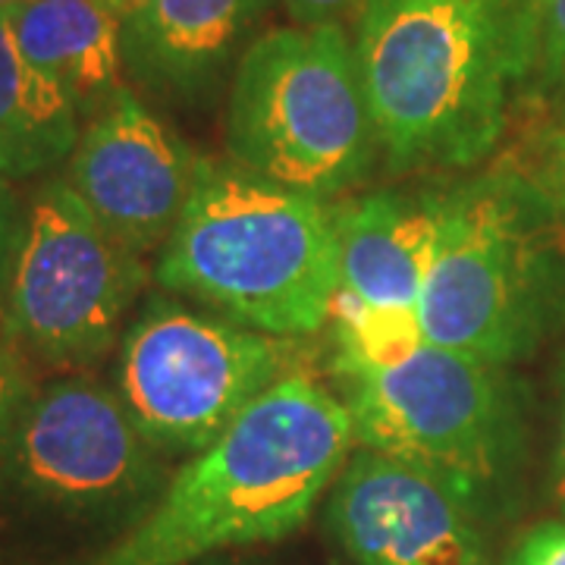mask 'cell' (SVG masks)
<instances>
[{
	"instance_id": "obj_1",
	"label": "cell",
	"mask_w": 565,
	"mask_h": 565,
	"mask_svg": "<svg viewBox=\"0 0 565 565\" xmlns=\"http://www.w3.org/2000/svg\"><path fill=\"white\" fill-rule=\"evenodd\" d=\"M352 41L381 154L396 170H471L537 82L541 0H364Z\"/></svg>"
},
{
	"instance_id": "obj_2",
	"label": "cell",
	"mask_w": 565,
	"mask_h": 565,
	"mask_svg": "<svg viewBox=\"0 0 565 565\" xmlns=\"http://www.w3.org/2000/svg\"><path fill=\"white\" fill-rule=\"evenodd\" d=\"M337 390L289 374L167 481L158 503L85 565H189L274 544L311 519L352 456Z\"/></svg>"
},
{
	"instance_id": "obj_3",
	"label": "cell",
	"mask_w": 565,
	"mask_h": 565,
	"mask_svg": "<svg viewBox=\"0 0 565 565\" xmlns=\"http://www.w3.org/2000/svg\"><path fill=\"white\" fill-rule=\"evenodd\" d=\"M154 280L270 337H315L340 296L337 204L204 158Z\"/></svg>"
},
{
	"instance_id": "obj_4",
	"label": "cell",
	"mask_w": 565,
	"mask_h": 565,
	"mask_svg": "<svg viewBox=\"0 0 565 565\" xmlns=\"http://www.w3.org/2000/svg\"><path fill=\"white\" fill-rule=\"evenodd\" d=\"M418 327L503 367L563 333L565 214L531 170L493 167L446 189Z\"/></svg>"
},
{
	"instance_id": "obj_5",
	"label": "cell",
	"mask_w": 565,
	"mask_h": 565,
	"mask_svg": "<svg viewBox=\"0 0 565 565\" xmlns=\"http://www.w3.org/2000/svg\"><path fill=\"white\" fill-rule=\"evenodd\" d=\"M333 381L355 449L434 478L481 522L503 512L527 446L525 384L512 367L418 340L377 362L333 355Z\"/></svg>"
},
{
	"instance_id": "obj_6",
	"label": "cell",
	"mask_w": 565,
	"mask_h": 565,
	"mask_svg": "<svg viewBox=\"0 0 565 565\" xmlns=\"http://www.w3.org/2000/svg\"><path fill=\"white\" fill-rule=\"evenodd\" d=\"M226 154L248 173L330 202L367 177L381 136L343 22L280 25L233 70Z\"/></svg>"
},
{
	"instance_id": "obj_7",
	"label": "cell",
	"mask_w": 565,
	"mask_h": 565,
	"mask_svg": "<svg viewBox=\"0 0 565 565\" xmlns=\"http://www.w3.org/2000/svg\"><path fill=\"white\" fill-rule=\"evenodd\" d=\"M296 343L207 308L151 299L122 333L117 393L158 452L195 456L299 374Z\"/></svg>"
},
{
	"instance_id": "obj_8",
	"label": "cell",
	"mask_w": 565,
	"mask_h": 565,
	"mask_svg": "<svg viewBox=\"0 0 565 565\" xmlns=\"http://www.w3.org/2000/svg\"><path fill=\"white\" fill-rule=\"evenodd\" d=\"M167 487L163 452L120 393L88 377L35 386L0 459V490L32 512L129 531Z\"/></svg>"
},
{
	"instance_id": "obj_9",
	"label": "cell",
	"mask_w": 565,
	"mask_h": 565,
	"mask_svg": "<svg viewBox=\"0 0 565 565\" xmlns=\"http://www.w3.org/2000/svg\"><path fill=\"white\" fill-rule=\"evenodd\" d=\"M154 267L114 239L66 180L29 202L20 262L0 305L3 337L44 367L102 362Z\"/></svg>"
},
{
	"instance_id": "obj_10",
	"label": "cell",
	"mask_w": 565,
	"mask_h": 565,
	"mask_svg": "<svg viewBox=\"0 0 565 565\" xmlns=\"http://www.w3.org/2000/svg\"><path fill=\"white\" fill-rule=\"evenodd\" d=\"M202 161L185 139L122 88L95 120L85 122L63 180L114 239L148 258L177 230Z\"/></svg>"
},
{
	"instance_id": "obj_11",
	"label": "cell",
	"mask_w": 565,
	"mask_h": 565,
	"mask_svg": "<svg viewBox=\"0 0 565 565\" xmlns=\"http://www.w3.org/2000/svg\"><path fill=\"white\" fill-rule=\"evenodd\" d=\"M446 189H377L337 204L340 296L330 327L352 343L422 340L418 305L437 248Z\"/></svg>"
},
{
	"instance_id": "obj_12",
	"label": "cell",
	"mask_w": 565,
	"mask_h": 565,
	"mask_svg": "<svg viewBox=\"0 0 565 565\" xmlns=\"http://www.w3.org/2000/svg\"><path fill=\"white\" fill-rule=\"evenodd\" d=\"M327 527L352 565H493L484 522L456 493L367 449L330 487Z\"/></svg>"
},
{
	"instance_id": "obj_13",
	"label": "cell",
	"mask_w": 565,
	"mask_h": 565,
	"mask_svg": "<svg viewBox=\"0 0 565 565\" xmlns=\"http://www.w3.org/2000/svg\"><path fill=\"white\" fill-rule=\"evenodd\" d=\"M274 0H136L122 13L126 73L167 102L214 95Z\"/></svg>"
},
{
	"instance_id": "obj_14",
	"label": "cell",
	"mask_w": 565,
	"mask_h": 565,
	"mask_svg": "<svg viewBox=\"0 0 565 565\" xmlns=\"http://www.w3.org/2000/svg\"><path fill=\"white\" fill-rule=\"evenodd\" d=\"M22 57L54 82L79 120H95L122 88V20L110 0H25L10 7Z\"/></svg>"
},
{
	"instance_id": "obj_15",
	"label": "cell",
	"mask_w": 565,
	"mask_h": 565,
	"mask_svg": "<svg viewBox=\"0 0 565 565\" xmlns=\"http://www.w3.org/2000/svg\"><path fill=\"white\" fill-rule=\"evenodd\" d=\"M82 139L76 107L22 57L0 10V180H25L70 161Z\"/></svg>"
},
{
	"instance_id": "obj_16",
	"label": "cell",
	"mask_w": 565,
	"mask_h": 565,
	"mask_svg": "<svg viewBox=\"0 0 565 565\" xmlns=\"http://www.w3.org/2000/svg\"><path fill=\"white\" fill-rule=\"evenodd\" d=\"M35 384L29 377L25 359L7 337H0V459L20 424L22 408L29 405Z\"/></svg>"
},
{
	"instance_id": "obj_17",
	"label": "cell",
	"mask_w": 565,
	"mask_h": 565,
	"mask_svg": "<svg viewBox=\"0 0 565 565\" xmlns=\"http://www.w3.org/2000/svg\"><path fill=\"white\" fill-rule=\"evenodd\" d=\"M537 92L565 88V0H541V57H537Z\"/></svg>"
},
{
	"instance_id": "obj_18",
	"label": "cell",
	"mask_w": 565,
	"mask_h": 565,
	"mask_svg": "<svg viewBox=\"0 0 565 565\" xmlns=\"http://www.w3.org/2000/svg\"><path fill=\"white\" fill-rule=\"evenodd\" d=\"M29 223V204L20 202L13 185L0 180V305L7 296V286L13 280V270L20 262L22 239Z\"/></svg>"
},
{
	"instance_id": "obj_19",
	"label": "cell",
	"mask_w": 565,
	"mask_h": 565,
	"mask_svg": "<svg viewBox=\"0 0 565 565\" xmlns=\"http://www.w3.org/2000/svg\"><path fill=\"white\" fill-rule=\"evenodd\" d=\"M505 565H565V519L531 527Z\"/></svg>"
},
{
	"instance_id": "obj_20",
	"label": "cell",
	"mask_w": 565,
	"mask_h": 565,
	"mask_svg": "<svg viewBox=\"0 0 565 565\" xmlns=\"http://www.w3.org/2000/svg\"><path fill=\"white\" fill-rule=\"evenodd\" d=\"M531 173H534V180L544 185L546 195L559 204V211L565 214V120L544 136Z\"/></svg>"
},
{
	"instance_id": "obj_21",
	"label": "cell",
	"mask_w": 565,
	"mask_h": 565,
	"mask_svg": "<svg viewBox=\"0 0 565 565\" xmlns=\"http://www.w3.org/2000/svg\"><path fill=\"white\" fill-rule=\"evenodd\" d=\"M289 22L296 25H321V22L355 20L364 0H280Z\"/></svg>"
},
{
	"instance_id": "obj_22",
	"label": "cell",
	"mask_w": 565,
	"mask_h": 565,
	"mask_svg": "<svg viewBox=\"0 0 565 565\" xmlns=\"http://www.w3.org/2000/svg\"><path fill=\"white\" fill-rule=\"evenodd\" d=\"M550 493L565 519V367L559 377V412H556V437L550 456Z\"/></svg>"
},
{
	"instance_id": "obj_23",
	"label": "cell",
	"mask_w": 565,
	"mask_h": 565,
	"mask_svg": "<svg viewBox=\"0 0 565 565\" xmlns=\"http://www.w3.org/2000/svg\"><path fill=\"white\" fill-rule=\"evenodd\" d=\"M132 3H136V0H110V7H114V10H117V13H126V10H129V7H132Z\"/></svg>"
},
{
	"instance_id": "obj_24",
	"label": "cell",
	"mask_w": 565,
	"mask_h": 565,
	"mask_svg": "<svg viewBox=\"0 0 565 565\" xmlns=\"http://www.w3.org/2000/svg\"><path fill=\"white\" fill-rule=\"evenodd\" d=\"M25 0H0V10H10V7H20Z\"/></svg>"
},
{
	"instance_id": "obj_25",
	"label": "cell",
	"mask_w": 565,
	"mask_h": 565,
	"mask_svg": "<svg viewBox=\"0 0 565 565\" xmlns=\"http://www.w3.org/2000/svg\"><path fill=\"white\" fill-rule=\"evenodd\" d=\"M563 120H565V110H563Z\"/></svg>"
}]
</instances>
